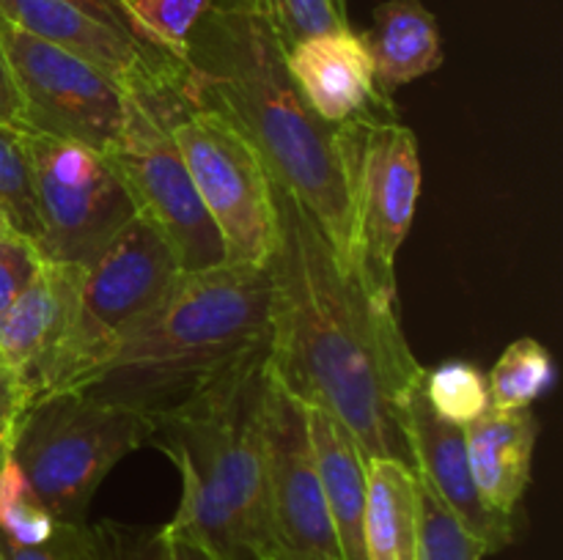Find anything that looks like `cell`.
<instances>
[{
    "label": "cell",
    "instance_id": "1",
    "mask_svg": "<svg viewBox=\"0 0 563 560\" xmlns=\"http://www.w3.org/2000/svg\"><path fill=\"white\" fill-rule=\"evenodd\" d=\"M278 242L269 272V368L302 404L333 415L363 456L412 467L401 404L421 362L399 313L379 307L361 278L341 269L295 195L273 181Z\"/></svg>",
    "mask_w": 563,
    "mask_h": 560
},
{
    "label": "cell",
    "instance_id": "2",
    "mask_svg": "<svg viewBox=\"0 0 563 560\" xmlns=\"http://www.w3.org/2000/svg\"><path fill=\"white\" fill-rule=\"evenodd\" d=\"M181 97L218 110L251 141L269 179L297 198L339 258L355 275V165L361 121L324 124L297 91L286 53L267 27L231 0H212L185 55Z\"/></svg>",
    "mask_w": 563,
    "mask_h": 560
},
{
    "label": "cell",
    "instance_id": "3",
    "mask_svg": "<svg viewBox=\"0 0 563 560\" xmlns=\"http://www.w3.org/2000/svg\"><path fill=\"white\" fill-rule=\"evenodd\" d=\"M264 349H269L267 267L220 264L181 272L113 355L69 390L157 423Z\"/></svg>",
    "mask_w": 563,
    "mask_h": 560
},
{
    "label": "cell",
    "instance_id": "4",
    "mask_svg": "<svg viewBox=\"0 0 563 560\" xmlns=\"http://www.w3.org/2000/svg\"><path fill=\"white\" fill-rule=\"evenodd\" d=\"M269 349L154 423L152 445L174 459L181 503L168 530L218 560H278L267 500L264 384Z\"/></svg>",
    "mask_w": 563,
    "mask_h": 560
},
{
    "label": "cell",
    "instance_id": "5",
    "mask_svg": "<svg viewBox=\"0 0 563 560\" xmlns=\"http://www.w3.org/2000/svg\"><path fill=\"white\" fill-rule=\"evenodd\" d=\"M154 423L80 390L38 399L11 434V459L55 522H86L93 494L119 461L152 445Z\"/></svg>",
    "mask_w": 563,
    "mask_h": 560
},
{
    "label": "cell",
    "instance_id": "6",
    "mask_svg": "<svg viewBox=\"0 0 563 560\" xmlns=\"http://www.w3.org/2000/svg\"><path fill=\"white\" fill-rule=\"evenodd\" d=\"M181 269L168 242L135 214L82 269L71 318L49 357L36 399L75 388L115 351L126 333L168 294Z\"/></svg>",
    "mask_w": 563,
    "mask_h": 560
},
{
    "label": "cell",
    "instance_id": "7",
    "mask_svg": "<svg viewBox=\"0 0 563 560\" xmlns=\"http://www.w3.org/2000/svg\"><path fill=\"white\" fill-rule=\"evenodd\" d=\"M159 119L179 146L203 209L225 247V264L267 267L278 242L273 179L245 135L218 110L170 104Z\"/></svg>",
    "mask_w": 563,
    "mask_h": 560
},
{
    "label": "cell",
    "instance_id": "8",
    "mask_svg": "<svg viewBox=\"0 0 563 560\" xmlns=\"http://www.w3.org/2000/svg\"><path fill=\"white\" fill-rule=\"evenodd\" d=\"M33 203L36 250L44 261L88 267L135 217V203L102 152L69 137L22 130Z\"/></svg>",
    "mask_w": 563,
    "mask_h": 560
},
{
    "label": "cell",
    "instance_id": "9",
    "mask_svg": "<svg viewBox=\"0 0 563 560\" xmlns=\"http://www.w3.org/2000/svg\"><path fill=\"white\" fill-rule=\"evenodd\" d=\"M102 154L130 192L135 212L168 242L181 272L225 264L223 239L198 198L179 146L141 93H124V121Z\"/></svg>",
    "mask_w": 563,
    "mask_h": 560
},
{
    "label": "cell",
    "instance_id": "10",
    "mask_svg": "<svg viewBox=\"0 0 563 560\" xmlns=\"http://www.w3.org/2000/svg\"><path fill=\"white\" fill-rule=\"evenodd\" d=\"M385 113L390 108L363 115L352 165L355 275L379 307L399 313L396 256L421 195V152L416 132Z\"/></svg>",
    "mask_w": 563,
    "mask_h": 560
},
{
    "label": "cell",
    "instance_id": "11",
    "mask_svg": "<svg viewBox=\"0 0 563 560\" xmlns=\"http://www.w3.org/2000/svg\"><path fill=\"white\" fill-rule=\"evenodd\" d=\"M0 53L14 82L25 130L108 152L124 121V93L108 71L31 36L0 16Z\"/></svg>",
    "mask_w": 563,
    "mask_h": 560
},
{
    "label": "cell",
    "instance_id": "12",
    "mask_svg": "<svg viewBox=\"0 0 563 560\" xmlns=\"http://www.w3.org/2000/svg\"><path fill=\"white\" fill-rule=\"evenodd\" d=\"M267 500L278 560H341L339 538L319 481L306 404L275 379L264 384Z\"/></svg>",
    "mask_w": 563,
    "mask_h": 560
},
{
    "label": "cell",
    "instance_id": "13",
    "mask_svg": "<svg viewBox=\"0 0 563 560\" xmlns=\"http://www.w3.org/2000/svg\"><path fill=\"white\" fill-rule=\"evenodd\" d=\"M0 16L31 36L91 60L121 88L141 93L157 113L181 99L187 77L181 60L124 36L66 0H0Z\"/></svg>",
    "mask_w": 563,
    "mask_h": 560
},
{
    "label": "cell",
    "instance_id": "14",
    "mask_svg": "<svg viewBox=\"0 0 563 560\" xmlns=\"http://www.w3.org/2000/svg\"><path fill=\"white\" fill-rule=\"evenodd\" d=\"M401 423H405L416 475L438 494L440 503L460 519V525L484 544L487 555L509 547L515 541L517 522L493 514L482 503L467 461L465 428L434 415L423 395V373L401 404Z\"/></svg>",
    "mask_w": 563,
    "mask_h": 560
},
{
    "label": "cell",
    "instance_id": "15",
    "mask_svg": "<svg viewBox=\"0 0 563 560\" xmlns=\"http://www.w3.org/2000/svg\"><path fill=\"white\" fill-rule=\"evenodd\" d=\"M286 69L313 115L344 126L372 110L390 108L374 82V64L361 33L350 27L313 33L286 53Z\"/></svg>",
    "mask_w": 563,
    "mask_h": 560
},
{
    "label": "cell",
    "instance_id": "16",
    "mask_svg": "<svg viewBox=\"0 0 563 560\" xmlns=\"http://www.w3.org/2000/svg\"><path fill=\"white\" fill-rule=\"evenodd\" d=\"M82 269L77 264L44 261L25 291L0 313V366L20 384L25 410L71 318Z\"/></svg>",
    "mask_w": 563,
    "mask_h": 560
},
{
    "label": "cell",
    "instance_id": "17",
    "mask_svg": "<svg viewBox=\"0 0 563 560\" xmlns=\"http://www.w3.org/2000/svg\"><path fill=\"white\" fill-rule=\"evenodd\" d=\"M539 423L531 410H487L465 426V448L478 497L493 514L517 522L531 483Z\"/></svg>",
    "mask_w": 563,
    "mask_h": 560
},
{
    "label": "cell",
    "instance_id": "18",
    "mask_svg": "<svg viewBox=\"0 0 563 560\" xmlns=\"http://www.w3.org/2000/svg\"><path fill=\"white\" fill-rule=\"evenodd\" d=\"M361 36L372 55L374 82L383 97L443 66L438 16L421 0H385L374 9L372 27Z\"/></svg>",
    "mask_w": 563,
    "mask_h": 560
},
{
    "label": "cell",
    "instance_id": "19",
    "mask_svg": "<svg viewBox=\"0 0 563 560\" xmlns=\"http://www.w3.org/2000/svg\"><path fill=\"white\" fill-rule=\"evenodd\" d=\"M308 432L317 456L319 481L339 538L341 560H366L363 514H366V456L352 434L319 406H308Z\"/></svg>",
    "mask_w": 563,
    "mask_h": 560
},
{
    "label": "cell",
    "instance_id": "20",
    "mask_svg": "<svg viewBox=\"0 0 563 560\" xmlns=\"http://www.w3.org/2000/svg\"><path fill=\"white\" fill-rule=\"evenodd\" d=\"M366 560H416L418 475L388 456H366Z\"/></svg>",
    "mask_w": 563,
    "mask_h": 560
},
{
    "label": "cell",
    "instance_id": "21",
    "mask_svg": "<svg viewBox=\"0 0 563 560\" xmlns=\"http://www.w3.org/2000/svg\"><path fill=\"white\" fill-rule=\"evenodd\" d=\"M555 379V362L548 346L537 338H517L506 346L504 355L487 373L489 410L515 412L531 410Z\"/></svg>",
    "mask_w": 563,
    "mask_h": 560
},
{
    "label": "cell",
    "instance_id": "22",
    "mask_svg": "<svg viewBox=\"0 0 563 560\" xmlns=\"http://www.w3.org/2000/svg\"><path fill=\"white\" fill-rule=\"evenodd\" d=\"M423 395L434 415L460 428L489 410L487 373L467 360H445L438 368H423Z\"/></svg>",
    "mask_w": 563,
    "mask_h": 560
},
{
    "label": "cell",
    "instance_id": "23",
    "mask_svg": "<svg viewBox=\"0 0 563 560\" xmlns=\"http://www.w3.org/2000/svg\"><path fill=\"white\" fill-rule=\"evenodd\" d=\"M231 3L267 27L284 53L313 33L350 27V16L341 14L330 0H231Z\"/></svg>",
    "mask_w": 563,
    "mask_h": 560
},
{
    "label": "cell",
    "instance_id": "24",
    "mask_svg": "<svg viewBox=\"0 0 563 560\" xmlns=\"http://www.w3.org/2000/svg\"><path fill=\"white\" fill-rule=\"evenodd\" d=\"M55 525V516L9 456L0 470V538L14 547H38L53 536Z\"/></svg>",
    "mask_w": 563,
    "mask_h": 560
},
{
    "label": "cell",
    "instance_id": "25",
    "mask_svg": "<svg viewBox=\"0 0 563 560\" xmlns=\"http://www.w3.org/2000/svg\"><path fill=\"white\" fill-rule=\"evenodd\" d=\"M0 217L11 234L36 245L38 220L25 143L22 130L9 124H0Z\"/></svg>",
    "mask_w": 563,
    "mask_h": 560
},
{
    "label": "cell",
    "instance_id": "26",
    "mask_svg": "<svg viewBox=\"0 0 563 560\" xmlns=\"http://www.w3.org/2000/svg\"><path fill=\"white\" fill-rule=\"evenodd\" d=\"M212 0H132V22L148 47L185 64L187 42Z\"/></svg>",
    "mask_w": 563,
    "mask_h": 560
},
{
    "label": "cell",
    "instance_id": "27",
    "mask_svg": "<svg viewBox=\"0 0 563 560\" xmlns=\"http://www.w3.org/2000/svg\"><path fill=\"white\" fill-rule=\"evenodd\" d=\"M487 549L460 525L438 494L418 478V552L416 560H484Z\"/></svg>",
    "mask_w": 563,
    "mask_h": 560
},
{
    "label": "cell",
    "instance_id": "28",
    "mask_svg": "<svg viewBox=\"0 0 563 560\" xmlns=\"http://www.w3.org/2000/svg\"><path fill=\"white\" fill-rule=\"evenodd\" d=\"M102 560H174L165 527H137L102 522L93 527Z\"/></svg>",
    "mask_w": 563,
    "mask_h": 560
},
{
    "label": "cell",
    "instance_id": "29",
    "mask_svg": "<svg viewBox=\"0 0 563 560\" xmlns=\"http://www.w3.org/2000/svg\"><path fill=\"white\" fill-rule=\"evenodd\" d=\"M9 560H102L97 533L86 522H58L53 536L38 547H14L0 538Z\"/></svg>",
    "mask_w": 563,
    "mask_h": 560
},
{
    "label": "cell",
    "instance_id": "30",
    "mask_svg": "<svg viewBox=\"0 0 563 560\" xmlns=\"http://www.w3.org/2000/svg\"><path fill=\"white\" fill-rule=\"evenodd\" d=\"M44 258L38 256L36 245L22 236L0 234V313L31 285L42 269Z\"/></svg>",
    "mask_w": 563,
    "mask_h": 560
},
{
    "label": "cell",
    "instance_id": "31",
    "mask_svg": "<svg viewBox=\"0 0 563 560\" xmlns=\"http://www.w3.org/2000/svg\"><path fill=\"white\" fill-rule=\"evenodd\" d=\"M66 3H71L75 9H80V11H86L88 16L104 22V25L115 27V31L124 33V36L141 42V36H137V31H135V22H132V0H66ZM141 44H146V42H141Z\"/></svg>",
    "mask_w": 563,
    "mask_h": 560
},
{
    "label": "cell",
    "instance_id": "32",
    "mask_svg": "<svg viewBox=\"0 0 563 560\" xmlns=\"http://www.w3.org/2000/svg\"><path fill=\"white\" fill-rule=\"evenodd\" d=\"M22 412H25V399H22L20 384L0 366V434H14Z\"/></svg>",
    "mask_w": 563,
    "mask_h": 560
},
{
    "label": "cell",
    "instance_id": "33",
    "mask_svg": "<svg viewBox=\"0 0 563 560\" xmlns=\"http://www.w3.org/2000/svg\"><path fill=\"white\" fill-rule=\"evenodd\" d=\"M0 124H9L14 130H25L22 124V108L16 99L14 82H11L9 69H5L3 53H0Z\"/></svg>",
    "mask_w": 563,
    "mask_h": 560
},
{
    "label": "cell",
    "instance_id": "34",
    "mask_svg": "<svg viewBox=\"0 0 563 560\" xmlns=\"http://www.w3.org/2000/svg\"><path fill=\"white\" fill-rule=\"evenodd\" d=\"M165 527V525H163ZM165 533H168L170 538V549H174V560H218L212 552H207L203 547H198L196 541H190V538L185 536H176V533H170L168 527H165Z\"/></svg>",
    "mask_w": 563,
    "mask_h": 560
},
{
    "label": "cell",
    "instance_id": "35",
    "mask_svg": "<svg viewBox=\"0 0 563 560\" xmlns=\"http://www.w3.org/2000/svg\"><path fill=\"white\" fill-rule=\"evenodd\" d=\"M9 456H11V434H0V470H3Z\"/></svg>",
    "mask_w": 563,
    "mask_h": 560
},
{
    "label": "cell",
    "instance_id": "36",
    "mask_svg": "<svg viewBox=\"0 0 563 560\" xmlns=\"http://www.w3.org/2000/svg\"><path fill=\"white\" fill-rule=\"evenodd\" d=\"M330 3H333L341 14H346V0H330Z\"/></svg>",
    "mask_w": 563,
    "mask_h": 560
},
{
    "label": "cell",
    "instance_id": "37",
    "mask_svg": "<svg viewBox=\"0 0 563 560\" xmlns=\"http://www.w3.org/2000/svg\"><path fill=\"white\" fill-rule=\"evenodd\" d=\"M5 231H9V228H5V223H3V217H0V234H5Z\"/></svg>",
    "mask_w": 563,
    "mask_h": 560
},
{
    "label": "cell",
    "instance_id": "38",
    "mask_svg": "<svg viewBox=\"0 0 563 560\" xmlns=\"http://www.w3.org/2000/svg\"><path fill=\"white\" fill-rule=\"evenodd\" d=\"M0 560H9V558H5V552H3V547H0Z\"/></svg>",
    "mask_w": 563,
    "mask_h": 560
}]
</instances>
